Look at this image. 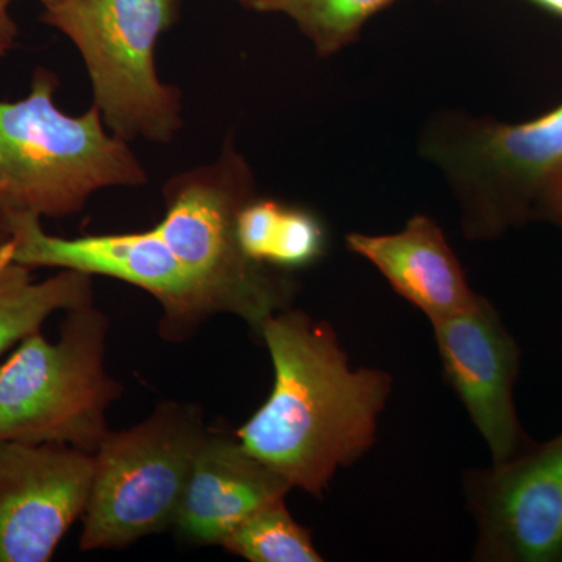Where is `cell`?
Segmentation results:
<instances>
[{
	"label": "cell",
	"mask_w": 562,
	"mask_h": 562,
	"mask_svg": "<svg viewBox=\"0 0 562 562\" xmlns=\"http://www.w3.org/2000/svg\"><path fill=\"white\" fill-rule=\"evenodd\" d=\"M258 336L271 355L273 386L236 439L292 490L322 497L336 472L375 443L391 375L351 368L331 325L301 310L272 314Z\"/></svg>",
	"instance_id": "obj_1"
},
{
	"label": "cell",
	"mask_w": 562,
	"mask_h": 562,
	"mask_svg": "<svg viewBox=\"0 0 562 562\" xmlns=\"http://www.w3.org/2000/svg\"><path fill=\"white\" fill-rule=\"evenodd\" d=\"M57 74L38 68L29 94L0 101V222L65 220L95 192L149 181L131 143L116 138L94 105L83 114L58 109Z\"/></svg>",
	"instance_id": "obj_2"
},
{
	"label": "cell",
	"mask_w": 562,
	"mask_h": 562,
	"mask_svg": "<svg viewBox=\"0 0 562 562\" xmlns=\"http://www.w3.org/2000/svg\"><path fill=\"white\" fill-rule=\"evenodd\" d=\"M419 151L449 184L465 238L497 241L536 221L543 188L562 161V102L517 124L439 111L422 128Z\"/></svg>",
	"instance_id": "obj_3"
},
{
	"label": "cell",
	"mask_w": 562,
	"mask_h": 562,
	"mask_svg": "<svg viewBox=\"0 0 562 562\" xmlns=\"http://www.w3.org/2000/svg\"><path fill=\"white\" fill-rule=\"evenodd\" d=\"M257 194L250 162L231 133L216 160L168 180L165 216L154 228L220 313L238 316L258 335L262 322L291 308L299 283L291 272L250 260L241 249L236 220Z\"/></svg>",
	"instance_id": "obj_4"
},
{
	"label": "cell",
	"mask_w": 562,
	"mask_h": 562,
	"mask_svg": "<svg viewBox=\"0 0 562 562\" xmlns=\"http://www.w3.org/2000/svg\"><path fill=\"white\" fill-rule=\"evenodd\" d=\"M181 0H57L41 21L68 36L92 88V105L116 138L171 144L183 127L181 92L165 83L155 47Z\"/></svg>",
	"instance_id": "obj_5"
},
{
	"label": "cell",
	"mask_w": 562,
	"mask_h": 562,
	"mask_svg": "<svg viewBox=\"0 0 562 562\" xmlns=\"http://www.w3.org/2000/svg\"><path fill=\"white\" fill-rule=\"evenodd\" d=\"M110 319L92 305L69 310L60 338L35 331L0 366V441L61 443L95 453L106 412L124 386L105 369Z\"/></svg>",
	"instance_id": "obj_6"
},
{
	"label": "cell",
	"mask_w": 562,
	"mask_h": 562,
	"mask_svg": "<svg viewBox=\"0 0 562 562\" xmlns=\"http://www.w3.org/2000/svg\"><path fill=\"white\" fill-rule=\"evenodd\" d=\"M206 432L201 408L180 402H162L132 428L110 431L94 453L80 549H122L176 527Z\"/></svg>",
	"instance_id": "obj_7"
},
{
	"label": "cell",
	"mask_w": 562,
	"mask_h": 562,
	"mask_svg": "<svg viewBox=\"0 0 562 562\" xmlns=\"http://www.w3.org/2000/svg\"><path fill=\"white\" fill-rule=\"evenodd\" d=\"M11 236L13 258L27 268L68 269L110 277L146 291L162 314L160 336L184 342L220 313L205 288L184 268L155 228L143 232L61 238L44 232L40 217L0 222Z\"/></svg>",
	"instance_id": "obj_8"
},
{
	"label": "cell",
	"mask_w": 562,
	"mask_h": 562,
	"mask_svg": "<svg viewBox=\"0 0 562 562\" xmlns=\"http://www.w3.org/2000/svg\"><path fill=\"white\" fill-rule=\"evenodd\" d=\"M475 560L562 562V431L468 479Z\"/></svg>",
	"instance_id": "obj_9"
},
{
	"label": "cell",
	"mask_w": 562,
	"mask_h": 562,
	"mask_svg": "<svg viewBox=\"0 0 562 562\" xmlns=\"http://www.w3.org/2000/svg\"><path fill=\"white\" fill-rule=\"evenodd\" d=\"M94 453L0 441V562H47L83 516Z\"/></svg>",
	"instance_id": "obj_10"
},
{
	"label": "cell",
	"mask_w": 562,
	"mask_h": 562,
	"mask_svg": "<svg viewBox=\"0 0 562 562\" xmlns=\"http://www.w3.org/2000/svg\"><path fill=\"white\" fill-rule=\"evenodd\" d=\"M431 325L447 382L483 436L492 462L531 446L514 402L520 349L494 305L482 297L469 312Z\"/></svg>",
	"instance_id": "obj_11"
},
{
	"label": "cell",
	"mask_w": 562,
	"mask_h": 562,
	"mask_svg": "<svg viewBox=\"0 0 562 562\" xmlns=\"http://www.w3.org/2000/svg\"><path fill=\"white\" fill-rule=\"evenodd\" d=\"M291 490L236 436L209 431L192 462L176 527L199 546H221L247 517L286 501Z\"/></svg>",
	"instance_id": "obj_12"
},
{
	"label": "cell",
	"mask_w": 562,
	"mask_h": 562,
	"mask_svg": "<svg viewBox=\"0 0 562 562\" xmlns=\"http://www.w3.org/2000/svg\"><path fill=\"white\" fill-rule=\"evenodd\" d=\"M346 244L430 322L469 312L483 297L472 290L442 228L427 214H414L397 233H349Z\"/></svg>",
	"instance_id": "obj_13"
},
{
	"label": "cell",
	"mask_w": 562,
	"mask_h": 562,
	"mask_svg": "<svg viewBox=\"0 0 562 562\" xmlns=\"http://www.w3.org/2000/svg\"><path fill=\"white\" fill-rule=\"evenodd\" d=\"M92 303L91 276L63 269L36 280L33 269L14 260L11 236L0 227V355L40 331L55 313Z\"/></svg>",
	"instance_id": "obj_14"
},
{
	"label": "cell",
	"mask_w": 562,
	"mask_h": 562,
	"mask_svg": "<svg viewBox=\"0 0 562 562\" xmlns=\"http://www.w3.org/2000/svg\"><path fill=\"white\" fill-rule=\"evenodd\" d=\"M236 233L250 260L277 271L312 268L328 249L327 225L316 211L258 194L244 203Z\"/></svg>",
	"instance_id": "obj_15"
},
{
	"label": "cell",
	"mask_w": 562,
	"mask_h": 562,
	"mask_svg": "<svg viewBox=\"0 0 562 562\" xmlns=\"http://www.w3.org/2000/svg\"><path fill=\"white\" fill-rule=\"evenodd\" d=\"M255 13L290 18L319 58L341 54L366 25L398 0H236Z\"/></svg>",
	"instance_id": "obj_16"
},
{
	"label": "cell",
	"mask_w": 562,
	"mask_h": 562,
	"mask_svg": "<svg viewBox=\"0 0 562 562\" xmlns=\"http://www.w3.org/2000/svg\"><path fill=\"white\" fill-rule=\"evenodd\" d=\"M222 549L250 562H322L312 532L288 509L271 503L247 517L221 543Z\"/></svg>",
	"instance_id": "obj_17"
},
{
	"label": "cell",
	"mask_w": 562,
	"mask_h": 562,
	"mask_svg": "<svg viewBox=\"0 0 562 562\" xmlns=\"http://www.w3.org/2000/svg\"><path fill=\"white\" fill-rule=\"evenodd\" d=\"M536 221H547L562 231V161L543 188L536 210Z\"/></svg>",
	"instance_id": "obj_18"
},
{
	"label": "cell",
	"mask_w": 562,
	"mask_h": 562,
	"mask_svg": "<svg viewBox=\"0 0 562 562\" xmlns=\"http://www.w3.org/2000/svg\"><path fill=\"white\" fill-rule=\"evenodd\" d=\"M10 2L0 0V57H5L18 40V24L10 14Z\"/></svg>",
	"instance_id": "obj_19"
},
{
	"label": "cell",
	"mask_w": 562,
	"mask_h": 562,
	"mask_svg": "<svg viewBox=\"0 0 562 562\" xmlns=\"http://www.w3.org/2000/svg\"><path fill=\"white\" fill-rule=\"evenodd\" d=\"M527 2L562 21V0H527Z\"/></svg>",
	"instance_id": "obj_20"
},
{
	"label": "cell",
	"mask_w": 562,
	"mask_h": 562,
	"mask_svg": "<svg viewBox=\"0 0 562 562\" xmlns=\"http://www.w3.org/2000/svg\"><path fill=\"white\" fill-rule=\"evenodd\" d=\"M7 2H13V0H7ZM44 7L50 5V3L57 2V0H38Z\"/></svg>",
	"instance_id": "obj_21"
}]
</instances>
